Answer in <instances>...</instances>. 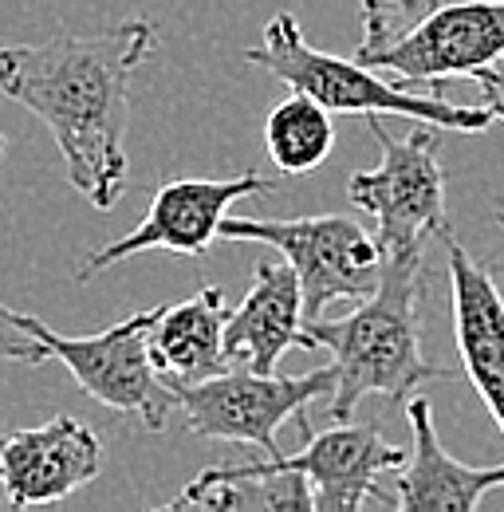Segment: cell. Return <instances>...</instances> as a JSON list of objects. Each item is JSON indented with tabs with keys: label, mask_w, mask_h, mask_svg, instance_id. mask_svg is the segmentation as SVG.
<instances>
[{
	"label": "cell",
	"mask_w": 504,
	"mask_h": 512,
	"mask_svg": "<svg viewBox=\"0 0 504 512\" xmlns=\"http://www.w3.org/2000/svg\"><path fill=\"white\" fill-rule=\"evenodd\" d=\"M154 48L150 20L0 48V91L52 130L67 182L99 213H111L126 190L130 79Z\"/></svg>",
	"instance_id": "6da1fadb"
},
{
	"label": "cell",
	"mask_w": 504,
	"mask_h": 512,
	"mask_svg": "<svg viewBox=\"0 0 504 512\" xmlns=\"http://www.w3.org/2000/svg\"><path fill=\"white\" fill-rule=\"evenodd\" d=\"M426 256H382L378 288L343 320H308V347H323L335 367L327 418L351 422L363 398L402 402L418 386L441 379L438 363L422 351Z\"/></svg>",
	"instance_id": "7a4b0ae2"
},
{
	"label": "cell",
	"mask_w": 504,
	"mask_h": 512,
	"mask_svg": "<svg viewBox=\"0 0 504 512\" xmlns=\"http://www.w3.org/2000/svg\"><path fill=\"white\" fill-rule=\"evenodd\" d=\"M245 64L272 75L276 83L292 91L312 95L331 115H402L414 123H434V127L461 130V134H477L497 123L493 111L481 103L465 107L441 95H410L394 79L375 75V67H367L363 60H339V56L319 52L308 44L292 12H276L264 24L260 40L245 52Z\"/></svg>",
	"instance_id": "3957f363"
},
{
	"label": "cell",
	"mask_w": 504,
	"mask_h": 512,
	"mask_svg": "<svg viewBox=\"0 0 504 512\" xmlns=\"http://www.w3.org/2000/svg\"><path fill=\"white\" fill-rule=\"evenodd\" d=\"M382 162L378 170L347 182V201L375 217V241L382 256H426V245L449 229L441 134L445 127L418 123L406 138L382 127V115H367Z\"/></svg>",
	"instance_id": "277c9868"
},
{
	"label": "cell",
	"mask_w": 504,
	"mask_h": 512,
	"mask_svg": "<svg viewBox=\"0 0 504 512\" xmlns=\"http://www.w3.org/2000/svg\"><path fill=\"white\" fill-rule=\"evenodd\" d=\"M0 312L20 327H28L36 339H44L52 359H60L75 375L87 398L119 410L126 418H138L146 430H166L170 410L178 406V390L166 383V375L154 367V355H150V327L158 320V308L126 316L123 323L99 335H60L36 316L12 312L8 304H0Z\"/></svg>",
	"instance_id": "5b68a950"
},
{
	"label": "cell",
	"mask_w": 504,
	"mask_h": 512,
	"mask_svg": "<svg viewBox=\"0 0 504 512\" xmlns=\"http://www.w3.org/2000/svg\"><path fill=\"white\" fill-rule=\"evenodd\" d=\"M225 241H260L296 268L304 288V316L319 320L335 300H367L382 280V249L351 217H292V221H256L225 217Z\"/></svg>",
	"instance_id": "8992f818"
},
{
	"label": "cell",
	"mask_w": 504,
	"mask_h": 512,
	"mask_svg": "<svg viewBox=\"0 0 504 512\" xmlns=\"http://www.w3.org/2000/svg\"><path fill=\"white\" fill-rule=\"evenodd\" d=\"M335 367H319L296 379L260 375L252 367H229L213 379L178 386V410L186 414V430L209 442H237L276 457V430L284 422H308V406L315 398L331 394Z\"/></svg>",
	"instance_id": "52a82bcc"
},
{
	"label": "cell",
	"mask_w": 504,
	"mask_h": 512,
	"mask_svg": "<svg viewBox=\"0 0 504 512\" xmlns=\"http://www.w3.org/2000/svg\"><path fill=\"white\" fill-rule=\"evenodd\" d=\"M355 60L394 71L398 87L473 79L477 71L504 60V0L438 4L418 16L414 28L398 32L382 48L359 52Z\"/></svg>",
	"instance_id": "ba28073f"
},
{
	"label": "cell",
	"mask_w": 504,
	"mask_h": 512,
	"mask_svg": "<svg viewBox=\"0 0 504 512\" xmlns=\"http://www.w3.org/2000/svg\"><path fill=\"white\" fill-rule=\"evenodd\" d=\"M276 182L260 178L256 170H245L237 178H178L158 186L150 213L142 217L138 229H130L126 237L91 249L87 260L75 268V284H87L91 276H99L103 268L130 260V256L146 253V249H170L182 256H205L213 249V241L221 237V225L229 217L233 201H245L256 193H272Z\"/></svg>",
	"instance_id": "9c48e42d"
},
{
	"label": "cell",
	"mask_w": 504,
	"mask_h": 512,
	"mask_svg": "<svg viewBox=\"0 0 504 512\" xmlns=\"http://www.w3.org/2000/svg\"><path fill=\"white\" fill-rule=\"evenodd\" d=\"M406 465V449L390 446L375 426H351L335 422L323 434H308V446L300 453H276L264 461L229 465L245 477H268V473H304L315 493V512H359L367 505H386L394 493H386V477Z\"/></svg>",
	"instance_id": "30bf717a"
},
{
	"label": "cell",
	"mask_w": 504,
	"mask_h": 512,
	"mask_svg": "<svg viewBox=\"0 0 504 512\" xmlns=\"http://www.w3.org/2000/svg\"><path fill=\"white\" fill-rule=\"evenodd\" d=\"M103 469V442L91 426L56 414L36 430H20L4 442L0 489L12 509L56 505L87 489Z\"/></svg>",
	"instance_id": "8fae6325"
},
{
	"label": "cell",
	"mask_w": 504,
	"mask_h": 512,
	"mask_svg": "<svg viewBox=\"0 0 504 512\" xmlns=\"http://www.w3.org/2000/svg\"><path fill=\"white\" fill-rule=\"evenodd\" d=\"M438 241L449 260L453 335H457L461 363L504 434V292L493 284V272L477 264L469 249L453 237V225Z\"/></svg>",
	"instance_id": "7c38bea8"
},
{
	"label": "cell",
	"mask_w": 504,
	"mask_h": 512,
	"mask_svg": "<svg viewBox=\"0 0 504 512\" xmlns=\"http://www.w3.org/2000/svg\"><path fill=\"white\" fill-rule=\"evenodd\" d=\"M288 347H308L304 288L288 260H260L252 268L245 300L229 312L225 355L229 363L252 367L260 375H276Z\"/></svg>",
	"instance_id": "4fadbf2b"
},
{
	"label": "cell",
	"mask_w": 504,
	"mask_h": 512,
	"mask_svg": "<svg viewBox=\"0 0 504 512\" xmlns=\"http://www.w3.org/2000/svg\"><path fill=\"white\" fill-rule=\"evenodd\" d=\"M410 418V465L398 469V489L394 505L398 512H469L481 505L489 489L504 485V465H461L441 446L438 426H434V406L430 398H410L406 402Z\"/></svg>",
	"instance_id": "5bb4252c"
},
{
	"label": "cell",
	"mask_w": 504,
	"mask_h": 512,
	"mask_svg": "<svg viewBox=\"0 0 504 512\" xmlns=\"http://www.w3.org/2000/svg\"><path fill=\"white\" fill-rule=\"evenodd\" d=\"M225 327H229V300L213 284H205L201 292H193L174 308H158V320L150 327L154 367L174 390L229 371Z\"/></svg>",
	"instance_id": "9a60e30c"
},
{
	"label": "cell",
	"mask_w": 504,
	"mask_h": 512,
	"mask_svg": "<svg viewBox=\"0 0 504 512\" xmlns=\"http://www.w3.org/2000/svg\"><path fill=\"white\" fill-rule=\"evenodd\" d=\"M170 512L209 509V512H315V493L304 473H268V477H245L229 465H213L197 473L186 489L166 501Z\"/></svg>",
	"instance_id": "2e32d148"
},
{
	"label": "cell",
	"mask_w": 504,
	"mask_h": 512,
	"mask_svg": "<svg viewBox=\"0 0 504 512\" xmlns=\"http://www.w3.org/2000/svg\"><path fill=\"white\" fill-rule=\"evenodd\" d=\"M264 146L272 154V162L284 174H312L315 166H323V158L335 146V127H331V111L323 103H315L312 95L292 91L284 103H276L264 119Z\"/></svg>",
	"instance_id": "e0dca14e"
},
{
	"label": "cell",
	"mask_w": 504,
	"mask_h": 512,
	"mask_svg": "<svg viewBox=\"0 0 504 512\" xmlns=\"http://www.w3.org/2000/svg\"><path fill=\"white\" fill-rule=\"evenodd\" d=\"M441 0H359V12H363V40H359V52H371L390 44L402 24L410 16H426L430 8H438Z\"/></svg>",
	"instance_id": "ac0fdd59"
},
{
	"label": "cell",
	"mask_w": 504,
	"mask_h": 512,
	"mask_svg": "<svg viewBox=\"0 0 504 512\" xmlns=\"http://www.w3.org/2000/svg\"><path fill=\"white\" fill-rule=\"evenodd\" d=\"M52 351L44 347V339H36L28 327H20L16 320H8L0 312V363H28V367H40L48 363Z\"/></svg>",
	"instance_id": "d6986e66"
},
{
	"label": "cell",
	"mask_w": 504,
	"mask_h": 512,
	"mask_svg": "<svg viewBox=\"0 0 504 512\" xmlns=\"http://www.w3.org/2000/svg\"><path fill=\"white\" fill-rule=\"evenodd\" d=\"M473 79L481 83V107H489L493 119L504 123V60L493 67H485V71H477Z\"/></svg>",
	"instance_id": "ffe728a7"
},
{
	"label": "cell",
	"mask_w": 504,
	"mask_h": 512,
	"mask_svg": "<svg viewBox=\"0 0 504 512\" xmlns=\"http://www.w3.org/2000/svg\"><path fill=\"white\" fill-rule=\"evenodd\" d=\"M493 209H497V221H501V229H504V197H497V205H493Z\"/></svg>",
	"instance_id": "44dd1931"
},
{
	"label": "cell",
	"mask_w": 504,
	"mask_h": 512,
	"mask_svg": "<svg viewBox=\"0 0 504 512\" xmlns=\"http://www.w3.org/2000/svg\"><path fill=\"white\" fill-rule=\"evenodd\" d=\"M4 150H8V138H4V134H0V158H4Z\"/></svg>",
	"instance_id": "7402d4cb"
},
{
	"label": "cell",
	"mask_w": 504,
	"mask_h": 512,
	"mask_svg": "<svg viewBox=\"0 0 504 512\" xmlns=\"http://www.w3.org/2000/svg\"><path fill=\"white\" fill-rule=\"evenodd\" d=\"M4 442H8V438H4V430H0V457H4Z\"/></svg>",
	"instance_id": "603a6c76"
}]
</instances>
